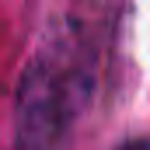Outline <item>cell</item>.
Instances as JSON below:
<instances>
[{
	"label": "cell",
	"mask_w": 150,
	"mask_h": 150,
	"mask_svg": "<svg viewBox=\"0 0 150 150\" xmlns=\"http://www.w3.org/2000/svg\"><path fill=\"white\" fill-rule=\"evenodd\" d=\"M18 136L25 150H56L74 119V77L52 59H38L35 70L25 77L21 101H18Z\"/></svg>",
	"instance_id": "6da1fadb"
},
{
	"label": "cell",
	"mask_w": 150,
	"mask_h": 150,
	"mask_svg": "<svg viewBox=\"0 0 150 150\" xmlns=\"http://www.w3.org/2000/svg\"><path fill=\"white\" fill-rule=\"evenodd\" d=\"M115 150H150V140H129V143H122Z\"/></svg>",
	"instance_id": "7a4b0ae2"
}]
</instances>
